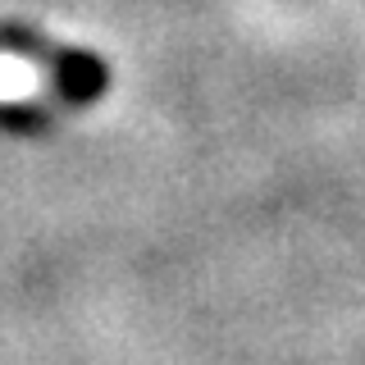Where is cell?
<instances>
[{"mask_svg":"<svg viewBox=\"0 0 365 365\" xmlns=\"http://www.w3.org/2000/svg\"><path fill=\"white\" fill-rule=\"evenodd\" d=\"M55 91V78L23 55H0V101H28Z\"/></svg>","mask_w":365,"mask_h":365,"instance_id":"6da1fadb","label":"cell"}]
</instances>
